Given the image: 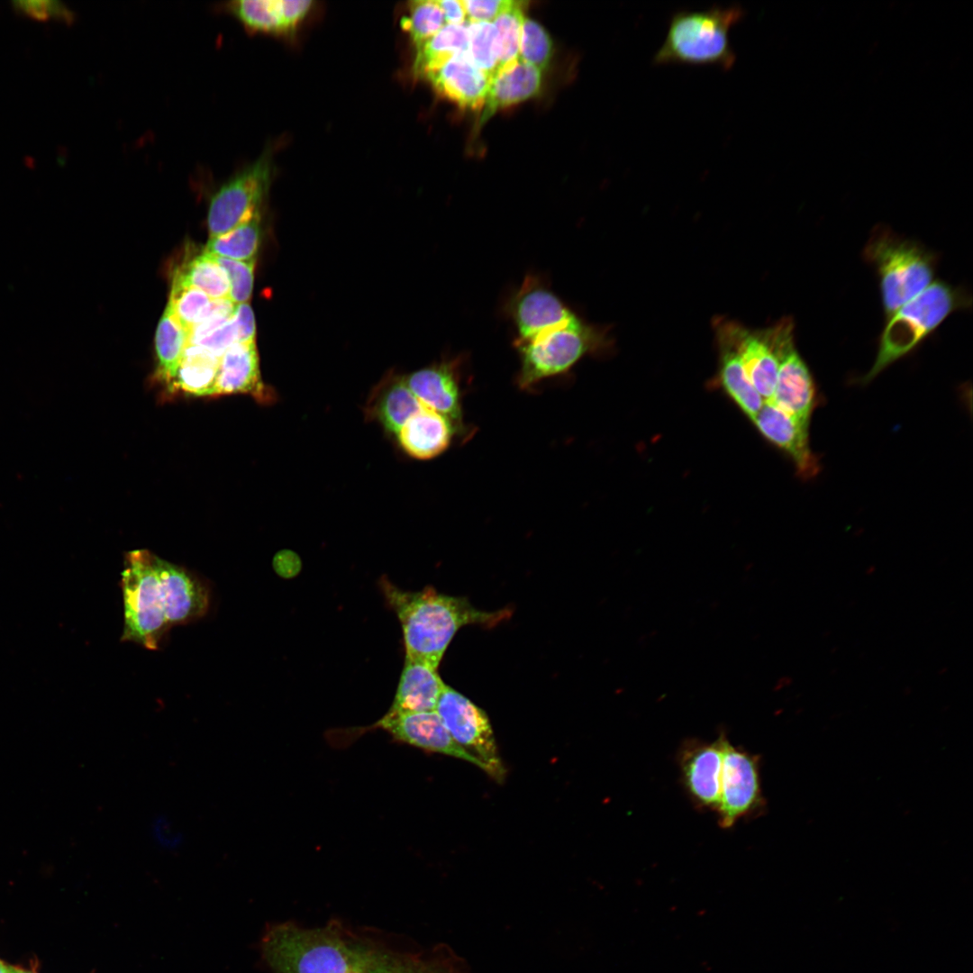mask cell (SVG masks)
Segmentation results:
<instances>
[{
    "label": "cell",
    "mask_w": 973,
    "mask_h": 973,
    "mask_svg": "<svg viewBox=\"0 0 973 973\" xmlns=\"http://www.w3.org/2000/svg\"><path fill=\"white\" fill-rule=\"evenodd\" d=\"M379 586L403 631L405 658L438 668L456 632L465 625L495 626L511 612L481 611L464 597L451 596L427 587L406 591L381 577Z\"/></svg>",
    "instance_id": "obj_1"
},
{
    "label": "cell",
    "mask_w": 973,
    "mask_h": 973,
    "mask_svg": "<svg viewBox=\"0 0 973 973\" xmlns=\"http://www.w3.org/2000/svg\"><path fill=\"white\" fill-rule=\"evenodd\" d=\"M281 973H451L376 948L333 927L306 928L290 943Z\"/></svg>",
    "instance_id": "obj_2"
},
{
    "label": "cell",
    "mask_w": 973,
    "mask_h": 973,
    "mask_svg": "<svg viewBox=\"0 0 973 973\" xmlns=\"http://www.w3.org/2000/svg\"><path fill=\"white\" fill-rule=\"evenodd\" d=\"M744 14L739 5L676 12L663 43L653 56V63L731 68L736 56L729 33Z\"/></svg>",
    "instance_id": "obj_3"
},
{
    "label": "cell",
    "mask_w": 973,
    "mask_h": 973,
    "mask_svg": "<svg viewBox=\"0 0 973 973\" xmlns=\"http://www.w3.org/2000/svg\"><path fill=\"white\" fill-rule=\"evenodd\" d=\"M965 296L943 282H932L887 317L878 350L860 382L868 383L891 364L910 353L953 311L965 306Z\"/></svg>",
    "instance_id": "obj_4"
},
{
    "label": "cell",
    "mask_w": 973,
    "mask_h": 973,
    "mask_svg": "<svg viewBox=\"0 0 973 973\" xmlns=\"http://www.w3.org/2000/svg\"><path fill=\"white\" fill-rule=\"evenodd\" d=\"M514 345L520 359L518 387L532 391L540 382L568 373L587 355L605 353L612 346V340L605 329L578 317L563 327Z\"/></svg>",
    "instance_id": "obj_5"
},
{
    "label": "cell",
    "mask_w": 973,
    "mask_h": 973,
    "mask_svg": "<svg viewBox=\"0 0 973 973\" xmlns=\"http://www.w3.org/2000/svg\"><path fill=\"white\" fill-rule=\"evenodd\" d=\"M864 255L879 275L887 317L926 288L933 278L932 256L921 245L887 228L878 227L873 231Z\"/></svg>",
    "instance_id": "obj_6"
},
{
    "label": "cell",
    "mask_w": 973,
    "mask_h": 973,
    "mask_svg": "<svg viewBox=\"0 0 973 973\" xmlns=\"http://www.w3.org/2000/svg\"><path fill=\"white\" fill-rule=\"evenodd\" d=\"M121 587L124 619L121 641L158 650L170 627L165 615L155 554L143 549L127 552Z\"/></svg>",
    "instance_id": "obj_7"
},
{
    "label": "cell",
    "mask_w": 973,
    "mask_h": 973,
    "mask_svg": "<svg viewBox=\"0 0 973 973\" xmlns=\"http://www.w3.org/2000/svg\"><path fill=\"white\" fill-rule=\"evenodd\" d=\"M435 711L452 739L478 762L479 768L502 781L505 769L485 711L447 685Z\"/></svg>",
    "instance_id": "obj_8"
},
{
    "label": "cell",
    "mask_w": 973,
    "mask_h": 973,
    "mask_svg": "<svg viewBox=\"0 0 973 973\" xmlns=\"http://www.w3.org/2000/svg\"><path fill=\"white\" fill-rule=\"evenodd\" d=\"M271 174L270 157L265 152L216 190L211 197L207 216L210 238L224 234L260 214Z\"/></svg>",
    "instance_id": "obj_9"
},
{
    "label": "cell",
    "mask_w": 973,
    "mask_h": 973,
    "mask_svg": "<svg viewBox=\"0 0 973 973\" xmlns=\"http://www.w3.org/2000/svg\"><path fill=\"white\" fill-rule=\"evenodd\" d=\"M766 332L778 359L777 384L768 402L809 426L816 391L810 370L796 349L793 321L783 318Z\"/></svg>",
    "instance_id": "obj_10"
},
{
    "label": "cell",
    "mask_w": 973,
    "mask_h": 973,
    "mask_svg": "<svg viewBox=\"0 0 973 973\" xmlns=\"http://www.w3.org/2000/svg\"><path fill=\"white\" fill-rule=\"evenodd\" d=\"M723 764L720 799L716 809L722 828H731L742 817L764 807L759 757L734 747L722 733Z\"/></svg>",
    "instance_id": "obj_11"
},
{
    "label": "cell",
    "mask_w": 973,
    "mask_h": 973,
    "mask_svg": "<svg viewBox=\"0 0 973 973\" xmlns=\"http://www.w3.org/2000/svg\"><path fill=\"white\" fill-rule=\"evenodd\" d=\"M516 331L514 343L563 327L578 316L537 276L528 275L506 303Z\"/></svg>",
    "instance_id": "obj_12"
},
{
    "label": "cell",
    "mask_w": 973,
    "mask_h": 973,
    "mask_svg": "<svg viewBox=\"0 0 973 973\" xmlns=\"http://www.w3.org/2000/svg\"><path fill=\"white\" fill-rule=\"evenodd\" d=\"M462 363L460 357L444 359L421 368L405 382L414 396L425 406L441 414L461 441L474 433L464 421L462 409Z\"/></svg>",
    "instance_id": "obj_13"
},
{
    "label": "cell",
    "mask_w": 973,
    "mask_h": 973,
    "mask_svg": "<svg viewBox=\"0 0 973 973\" xmlns=\"http://www.w3.org/2000/svg\"><path fill=\"white\" fill-rule=\"evenodd\" d=\"M376 729L387 732L396 741L459 758L479 768L478 762L452 739L435 710L398 714L386 712L375 723L362 727L359 732Z\"/></svg>",
    "instance_id": "obj_14"
},
{
    "label": "cell",
    "mask_w": 973,
    "mask_h": 973,
    "mask_svg": "<svg viewBox=\"0 0 973 973\" xmlns=\"http://www.w3.org/2000/svg\"><path fill=\"white\" fill-rule=\"evenodd\" d=\"M714 327L731 341L746 376L764 402L771 400L777 384L778 359L766 329L752 331L723 317L714 320Z\"/></svg>",
    "instance_id": "obj_15"
},
{
    "label": "cell",
    "mask_w": 973,
    "mask_h": 973,
    "mask_svg": "<svg viewBox=\"0 0 973 973\" xmlns=\"http://www.w3.org/2000/svg\"><path fill=\"white\" fill-rule=\"evenodd\" d=\"M165 615L169 627L204 617L210 606V590L188 569L155 555Z\"/></svg>",
    "instance_id": "obj_16"
},
{
    "label": "cell",
    "mask_w": 973,
    "mask_h": 973,
    "mask_svg": "<svg viewBox=\"0 0 973 973\" xmlns=\"http://www.w3.org/2000/svg\"><path fill=\"white\" fill-rule=\"evenodd\" d=\"M678 763L683 784L693 802L700 808L716 810L723 764L721 735L712 742L686 741L679 750Z\"/></svg>",
    "instance_id": "obj_17"
},
{
    "label": "cell",
    "mask_w": 973,
    "mask_h": 973,
    "mask_svg": "<svg viewBox=\"0 0 973 973\" xmlns=\"http://www.w3.org/2000/svg\"><path fill=\"white\" fill-rule=\"evenodd\" d=\"M251 396L259 404H271L276 396L262 381L255 341L236 342L220 358L210 396Z\"/></svg>",
    "instance_id": "obj_18"
},
{
    "label": "cell",
    "mask_w": 973,
    "mask_h": 973,
    "mask_svg": "<svg viewBox=\"0 0 973 973\" xmlns=\"http://www.w3.org/2000/svg\"><path fill=\"white\" fill-rule=\"evenodd\" d=\"M752 421L764 438L791 458L801 477L816 475L819 464L810 448L808 425L768 402Z\"/></svg>",
    "instance_id": "obj_19"
},
{
    "label": "cell",
    "mask_w": 973,
    "mask_h": 973,
    "mask_svg": "<svg viewBox=\"0 0 973 973\" xmlns=\"http://www.w3.org/2000/svg\"><path fill=\"white\" fill-rule=\"evenodd\" d=\"M424 77L442 95L470 109L483 107L490 77L472 61L468 51L453 55Z\"/></svg>",
    "instance_id": "obj_20"
},
{
    "label": "cell",
    "mask_w": 973,
    "mask_h": 973,
    "mask_svg": "<svg viewBox=\"0 0 973 973\" xmlns=\"http://www.w3.org/2000/svg\"><path fill=\"white\" fill-rule=\"evenodd\" d=\"M422 407L405 378L389 376L371 392L365 405L368 420L377 423L390 436H396L405 422Z\"/></svg>",
    "instance_id": "obj_21"
},
{
    "label": "cell",
    "mask_w": 973,
    "mask_h": 973,
    "mask_svg": "<svg viewBox=\"0 0 973 973\" xmlns=\"http://www.w3.org/2000/svg\"><path fill=\"white\" fill-rule=\"evenodd\" d=\"M454 435L450 423L441 414L422 404L400 429L396 438L406 455L427 460L443 453Z\"/></svg>",
    "instance_id": "obj_22"
},
{
    "label": "cell",
    "mask_w": 973,
    "mask_h": 973,
    "mask_svg": "<svg viewBox=\"0 0 973 973\" xmlns=\"http://www.w3.org/2000/svg\"><path fill=\"white\" fill-rule=\"evenodd\" d=\"M438 668L405 658L393 703L387 713H410L435 710L446 686Z\"/></svg>",
    "instance_id": "obj_23"
},
{
    "label": "cell",
    "mask_w": 973,
    "mask_h": 973,
    "mask_svg": "<svg viewBox=\"0 0 973 973\" xmlns=\"http://www.w3.org/2000/svg\"><path fill=\"white\" fill-rule=\"evenodd\" d=\"M541 82V71L521 59L496 70L490 78L480 123L488 120L498 109L537 95Z\"/></svg>",
    "instance_id": "obj_24"
},
{
    "label": "cell",
    "mask_w": 973,
    "mask_h": 973,
    "mask_svg": "<svg viewBox=\"0 0 973 973\" xmlns=\"http://www.w3.org/2000/svg\"><path fill=\"white\" fill-rule=\"evenodd\" d=\"M220 359L206 349L187 344L176 377L167 390L169 396H210Z\"/></svg>",
    "instance_id": "obj_25"
},
{
    "label": "cell",
    "mask_w": 973,
    "mask_h": 973,
    "mask_svg": "<svg viewBox=\"0 0 973 973\" xmlns=\"http://www.w3.org/2000/svg\"><path fill=\"white\" fill-rule=\"evenodd\" d=\"M720 354L719 377L722 386L741 410L751 420L764 404L745 374L741 359L728 338L714 329Z\"/></svg>",
    "instance_id": "obj_26"
},
{
    "label": "cell",
    "mask_w": 973,
    "mask_h": 973,
    "mask_svg": "<svg viewBox=\"0 0 973 973\" xmlns=\"http://www.w3.org/2000/svg\"><path fill=\"white\" fill-rule=\"evenodd\" d=\"M188 337L189 332L166 307L155 335L158 358L155 377L165 386L166 392L176 377Z\"/></svg>",
    "instance_id": "obj_27"
},
{
    "label": "cell",
    "mask_w": 973,
    "mask_h": 973,
    "mask_svg": "<svg viewBox=\"0 0 973 973\" xmlns=\"http://www.w3.org/2000/svg\"><path fill=\"white\" fill-rule=\"evenodd\" d=\"M468 51V30L464 24H445L437 33L416 48L414 71L425 76L453 55Z\"/></svg>",
    "instance_id": "obj_28"
},
{
    "label": "cell",
    "mask_w": 973,
    "mask_h": 973,
    "mask_svg": "<svg viewBox=\"0 0 973 973\" xmlns=\"http://www.w3.org/2000/svg\"><path fill=\"white\" fill-rule=\"evenodd\" d=\"M260 214L230 232L209 239L205 252L243 262H256L260 244Z\"/></svg>",
    "instance_id": "obj_29"
},
{
    "label": "cell",
    "mask_w": 973,
    "mask_h": 973,
    "mask_svg": "<svg viewBox=\"0 0 973 973\" xmlns=\"http://www.w3.org/2000/svg\"><path fill=\"white\" fill-rule=\"evenodd\" d=\"M174 276L202 290L211 299L229 298L230 284L226 272L205 251L185 262Z\"/></svg>",
    "instance_id": "obj_30"
},
{
    "label": "cell",
    "mask_w": 973,
    "mask_h": 973,
    "mask_svg": "<svg viewBox=\"0 0 973 973\" xmlns=\"http://www.w3.org/2000/svg\"><path fill=\"white\" fill-rule=\"evenodd\" d=\"M225 10L244 26L265 32H286L278 0H239L225 4Z\"/></svg>",
    "instance_id": "obj_31"
},
{
    "label": "cell",
    "mask_w": 973,
    "mask_h": 973,
    "mask_svg": "<svg viewBox=\"0 0 973 973\" xmlns=\"http://www.w3.org/2000/svg\"><path fill=\"white\" fill-rule=\"evenodd\" d=\"M524 2L514 1L492 23L497 33L498 68L510 66L519 59ZM496 73V72H495Z\"/></svg>",
    "instance_id": "obj_32"
},
{
    "label": "cell",
    "mask_w": 973,
    "mask_h": 973,
    "mask_svg": "<svg viewBox=\"0 0 973 973\" xmlns=\"http://www.w3.org/2000/svg\"><path fill=\"white\" fill-rule=\"evenodd\" d=\"M211 300L202 290L173 276L167 308L188 332L204 315Z\"/></svg>",
    "instance_id": "obj_33"
},
{
    "label": "cell",
    "mask_w": 973,
    "mask_h": 973,
    "mask_svg": "<svg viewBox=\"0 0 973 973\" xmlns=\"http://www.w3.org/2000/svg\"><path fill=\"white\" fill-rule=\"evenodd\" d=\"M468 53L472 61L492 77L498 68L497 33L492 23H466Z\"/></svg>",
    "instance_id": "obj_34"
},
{
    "label": "cell",
    "mask_w": 973,
    "mask_h": 973,
    "mask_svg": "<svg viewBox=\"0 0 973 973\" xmlns=\"http://www.w3.org/2000/svg\"><path fill=\"white\" fill-rule=\"evenodd\" d=\"M446 24L437 1L418 0L410 3L409 16L404 20L416 48L437 33Z\"/></svg>",
    "instance_id": "obj_35"
},
{
    "label": "cell",
    "mask_w": 973,
    "mask_h": 973,
    "mask_svg": "<svg viewBox=\"0 0 973 973\" xmlns=\"http://www.w3.org/2000/svg\"><path fill=\"white\" fill-rule=\"evenodd\" d=\"M552 41L545 29L536 21L524 17L519 49V59L541 71L545 69L552 56Z\"/></svg>",
    "instance_id": "obj_36"
},
{
    "label": "cell",
    "mask_w": 973,
    "mask_h": 973,
    "mask_svg": "<svg viewBox=\"0 0 973 973\" xmlns=\"http://www.w3.org/2000/svg\"><path fill=\"white\" fill-rule=\"evenodd\" d=\"M211 256L227 274L230 284L229 299L235 305L248 303L253 289L255 262Z\"/></svg>",
    "instance_id": "obj_37"
},
{
    "label": "cell",
    "mask_w": 973,
    "mask_h": 973,
    "mask_svg": "<svg viewBox=\"0 0 973 973\" xmlns=\"http://www.w3.org/2000/svg\"><path fill=\"white\" fill-rule=\"evenodd\" d=\"M14 8L28 17L36 20L56 19L71 23L74 14L63 3L53 0H29L13 2Z\"/></svg>",
    "instance_id": "obj_38"
},
{
    "label": "cell",
    "mask_w": 973,
    "mask_h": 973,
    "mask_svg": "<svg viewBox=\"0 0 973 973\" xmlns=\"http://www.w3.org/2000/svg\"><path fill=\"white\" fill-rule=\"evenodd\" d=\"M236 342H239L238 332L232 317L227 323L216 328L193 345L203 347L220 359Z\"/></svg>",
    "instance_id": "obj_39"
},
{
    "label": "cell",
    "mask_w": 973,
    "mask_h": 973,
    "mask_svg": "<svg viewBox=\"0 0 973 973\" xmlns=\"http://www.w3.org/2000/svg\"><path fill=\"white\" fill-rule=\"evenodd\" d=\"M512 2L513 0H466L463 5L468 21L493 23Z\"/></svg>",
    "instance_id": "obj_40"
},
{
    "label": "cell",
    "mask_w": 973,
    "mask_h": 973,
    "mask_svg": "<svg viewBox=\"0 0 973 973\" xmlns=\"http://www.w3.org/2000/svg\"><path fill=\"white\" fill-rule=\"evenodd\" d=\"M232 318L237 328L239 342L255 341L256 324L250 304L236 305Z\"/></svg>",
    "instance_id": "obj_41"
},
{
    "label": "cell",
    "mask_w": 973,
    "mask_h": 973,
    "mask_svg": "<svg viewBox=\"0 0 973 973\" xmlns=\"http://www.w3.org/2000/svg\"><path fill=\"white\" fill-rule=\"evenodd\" d=\"M312 4V1L308 0H278L286 32L296 28L308 13Z\"/></svg>",
    "instance_id": "obj_42"
},
{
    "label": "cell",
    "mask_w": 973,
    "mask_h": 973,
    "mask_svg": "<svg viewBox=\"0 0 973 973\" xmlns=\"http://www.w3.org/2000/svg\"><path fill=\"white\" fill-rule=\"evenodd\" d=\"M446 24H464L467 14L461 0H437Z\"/></svg>",
    "instance_id": "obj_43"
},
{
    "label": "cell",
    "mask_w": 973,
    "mask_h": 973,
    "mask_svg": "<svg viewBox=\"0 0 973 973\" xmlns=\"http://www.w3.org/2000/svg\"><path fill=\"white\" fill-rule=\"evenodd\" d=\"M10 967L0 959V973H10Z\"/></svg>",
    "instance_id": "obj_44"
},
{
    "label": "cell",
    "mask_w": 973,
    "mask_h": 973,
    "mask_svg": "<svg viewBox=\"0 0 973 973\" xmlns=\"http://www.w3.org/2000/svg\"><path fill=\"white\" fill-rule=\"evenodd\" d=\"M10 973H33V972H31L29 970H25V969H23V968H15V967H10Z\"/></svg>",
    "instance_id": "obj_45"
}]
</instances>
